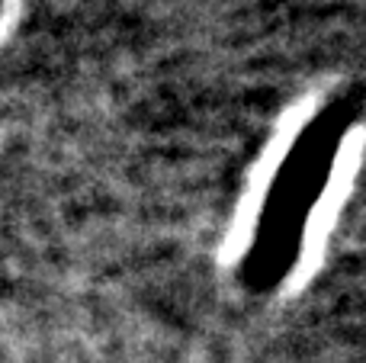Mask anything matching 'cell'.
Listing matches in <instances>:
<instances>
[{
  "mask_svg": "<svg viewBox=\"0 0 366 363\" xmlns=\"http://www.w3.org/2000/svg\"><path fill=\"white\" fill-rule=\"evenodd\" d=\"M360 113V90L337 94L305 122L286 158L280 161L264 206L257 212L251 244L238 264V280L247 293L267 296L280 289V283L290 277V270L302 257L309 219L331 180L344 135L357 126Z\"/></svg>",
  "mask_w": 366,
  "mask_h": 363,
  "instance_id": "1",
  "label": "cell"
}]
</instances>
